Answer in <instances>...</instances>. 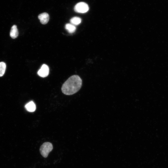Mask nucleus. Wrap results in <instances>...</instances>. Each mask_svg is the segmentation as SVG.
I'll return each mask as SVG.
<instances>
[{
	"mask_svg": "<svg viewBox=\"0 0 168 168\" xmlns=\"http://www.w3.org/2000/svg\"><path fill=\"white\" fill-rule=\"evenodd\" d=\"M27 111L30 112H33L36 110V107L35 103L33 101H30L27 103L25 106Z\"/></svg>",
	"mask_w": 168,
	"mask_h": 168,
	"instance_id": "423d86ee",
	"label": "nucleus"
},
{
	"mask_svg": "<svg viewBox=\"0 0 168 168\" xmlns=\"http://www.w3.org/2000/svg\"><path fill=\"white\" fill-rule=\"evenodd\" d=\"M82 21L81 18L77 16H75L72 18L70 20L71 24L74 25H77L79 24Z\"/></svg>",
	"mask_w": 168,
	"mask_h": 168,
	"instance_id": "1a4fd4ad",
	"label": "nucleus"
},
{
	"mask_svg": "<svg viewBox=\"0 0 168 168\" xmlns=\"http://www.w3.org/2000/svg\"><path fill=\"white\" fill-rule=\"evenodd\" d=\"M6 68V65L3 62H0V77L3 75Z\"/></svg>",
	"mask_w": 168,
	"mask_h": 168,
	"instance_id": "9d476101",
	"label": "nucleus"
},
{
	"mask_svg": "<svg viewBox=\"0 0 168 168\" xmlns=\"http://www.w3.org/2000/svg\"><path fill=\"white\" fill-rule=\"evenodd\" d=\"M89 9L88 5L83 2L77 3L74 7V11L79 13H84L87 12Z\"/></svg>",
	"mask_w": 168,
	"mask_h": 168,
	"instance_id": "7ed1b4c3",
	"label": "nucleus"
},
{
	"mask_svg": "<svg viewBox=\"0 0 168 168\" xmlns=\"http://www.w3.org/2000/svg\"><path fill=\"white\" fill-rule=\"evenodd\" d=\"M65 28L70 33H74L76 30V27L75 26L71 23L66 24L65 26Z\"/></svg>",
	"mask_w": 168,
	"mask_h": 168,
	"instance_id": "6e6552de",
	"label": "nucleus"
},
{
	"mask_svg": "<svg viewBox=\"0 0 168 168\" xmlns=\"http://www.w3.org/2000/svg\"><path fill=\"white\" fill-rule=\"evenodd\" d=\"M53 149L52 144L50 142H46L44 143L41 145L40 148V151L41 155L43 157L46 158Z\"/></svg>",
	"mask_w": 168,
	"mask_h": 168,
	"instance_id": "f03ea898",
	"label": "nucleus"
},
{
	"mask_svg": "<svg viewBox=\"0 0 168 168\" xmlns=\"http://www.w3.org/2000/svg\"><path fill=\"white\" fill-rule=\"evenodd\" d=\"M10 35V36L12 39H15L17 37L18 35V31L16 25H14L12 26Z\"/></svg>",
	"mask_w": 168,
	"mask_h": 168,
	"instance_id": "0eeeda50",
	"label": "nucleus"
},
{
	"mask_svg": "<svg viewBox=\"0 0 168 168\" xmlns=\"http://www.w3.org/2000/svg\"><path fill=\"white\" fill-rule=\"evenodd\" d=\"M39 19L41 24H45L48 22L49 20V16L48 13L44 12L40 14L38 16Z\"/></svg>",
	"mask_w": 168,
	"mask_h": 168,
	"instance_id": "39448f33",
	"label": "nucleus"
},
{
	"mask_svg": "<svg viewBox=\"0 0 168 168\" xmlns=\"http://www.w3.org/2000/svg\"><path fill=\"white\" fill-rule=\"evenodd\" d=\"M82 80L78 75H73L68 78L63 85L62 92L66 95H72L77 92L82 86Z\"/></svg>",
	"mask_w": 168,
	"mask_h": 168,
	"instance_id": "f257e3e1",
	"label": "nucleus"
},
{
	"mask_svg": "<svg viewBox=\"0 0 168 168\" xmlns=\"http://www.w3.org/2000/svg\"><path fill=\"white\" fill-rule=\"evenodd\" d=\"M49 73V68L45 64H43L38 70L37 74L40 77H47Z\"/></svg>",
	"mask_w": 168,
	"mask_h": 168,
	"instance_id": "20e7f679",
	"label": "nucleus"
}]
</instances>
